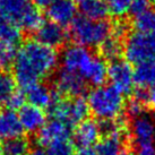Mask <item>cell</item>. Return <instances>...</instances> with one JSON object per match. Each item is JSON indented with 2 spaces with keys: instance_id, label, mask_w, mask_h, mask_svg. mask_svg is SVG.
I'll use <instances>...</instances> for the list:
<instances>
[{
  "instance_id": "33",
  "label": "cell",
  "mask_w": 155,
  "mask_h": 155,
  "mask_svg": "<svg viewBox=\"0 0 155 155\" xmlns=\"http://www.w3.org/2000/svg\"><path fill=\"white\" fill-rule=\"evenodd\" d=\"M27 155H47V152L42 147H34V148H31Z\"/></svg>"
},
{
  "instance_id": "17",
  "label": "cell",
  "mask_w": 155,
  "mask_h": 155,
  "mask_svg": "<svg viewBox=\"0 0 155 155\" xmlns=\"http://www.w3.org/2000/svg\"><path fill=\"white\" fill-rule=\"evenodd\" d=\"M18 118L22 124L23 130L28 134L39 133L47 121L43 109L32 104H24L18 111Z\"/></svg>"
},
{
  "instance_id": "15",
  "label": "cell",
  "mask_w": 155,
  "mask_h": 155,
  "mask_svg": "<svg viewBox=\"0 0 155 155\" xmlns=\"http://www.w3.org/2000/svg\"><path fill=\"white\" fill-rule=\"evenodd\" d=\"M101 138V130L99 124L95 120L86 119L75 127L73 133L74 145L79 148H91Z\"/></svg>"
},
{
  "instance_id": "20",
  "label": "cell",
  "mask_w": 155,
  "mask_h": 155,
  "mask_svg": "<svg viewBox=\"0 0 155 155\" xmlns=\"http://www.w3.org/2000/svg\"><path fill=\"white\" fill-rule=\"evenodd\" d=\"M78 2V10L83 17L102 21L110 14L104 0H79Z\"/></svg>"
},
{
  "instance_id": "19",
  "label": "cell",
  "mask_w": 155,
  "mask_h": 155,
  "mask_svg": "<svg viewBox=\"0 0 155 155\" xmlns=\"http://www.w3.org/2000/svg\"><path fill=\"white\" fill-rule=\"evenodd\" d=\"M135 85L140 90H147L155 85V59L142 62L134 69Z\"/></svg>"
},
{
  "instance_id": "10",
  "label": "cell",
  "mask_w": 155,
  "mask_h": 155,
  "mask_svg": "<svg viewBox=\"0 0 155 155\" xmlns=\"http://www.w3.org/2000/svg\"><path fill=\"white\" fill-rule=\"evenodd\" d=\"M87 84L78 74L66 69L59 70L54 78V91L66 97H82L86 92Z\"/></svg>"
},
{
  "instance_id": "14",
  "label": "cell",
  "mask_w": 155,
  "mask_h": 155,
  "mask_svg": "<svg viewBox=\"0 0 155 155\" xmlns=\"http://www.w3.org/2000/svg\"><path fill=\"white\" fill-rule=\"evenodd\" d=\"M77 6L73 0H54L47 7L49 21L61 26L70 25L77 17Z\"/></svg>"
},
{
  "instance_id": "23",
  "label": "cell",
  "mask_w": 155,
  "mask_h": 155,
  "mask_svg": "<svg viewBox=\"0 0 155 155\" xmlns=\"http://www.w3.org/2000/svg\"><path fill=\"white\" fill-rule=\"evenodd\" d=\"M133 26L137 32L155 36V8L150 7L143 13L133 16Z\"/></svg>"
},
{
  "instance_id": "11",
  "label": "cell",
  "mask_w": 155,
  "mask_h": 155,
  "mask_svg": "<svg viewBox=\"0 0 155 155\" xmlns=\"http://www.w3.org/2000/svg\"><path fill=\"white\" fill-rule=\"evenodd\" d=\"M128 134L125 129L105 135L96 144V155H129Z\"/></svg>"
},
{
  "instance_id": "36",
  "label": "cell",
  "mask_w": 155,
  "mask_h": 155,
  "mask_svg": "<svg viewBox=\"0 0 155 155\" xmlns=\"http://www.w3.org/2000/svg\"><path fill=\"white\" fill-rule=\"evenodd\" d=\"M154 110H155V109H154Z\"/></svg>"
},
{
  "instance_id": "30",
  "label": "cell",
  "mask_w": 155,
  "mask_h": 155,
  "mask_svg": "<svg viewBox=\"0 0 155 155\" xmlns=\"http://www.w3.org/2000/svg\"><path fill=\"white\" fill-rule=\"evenodd\" d=\"M136 155H155L154 145H147V146L138 147V151Z\"/></svg>"
},
{
  "instance_id": "16",
  "label": "cell",
  "mask_w": 155,
  "mask_h": 155,
  "mask_svg": "<svg viewBox=\"0 0 155 155\" xmlns=\"http://www.w3.org/2000/svg\"><path fill=\"white\" fill-rule=\"evenodd\" d=\"M22 92L25 96V101H27L28 104H32L40 109H48L58 95L56 91H52L42 82L32 84L23 88Z\"/></svg>"
},
{
  "instance_id": "4",
  "label": "cell",
  "mask_w": 155,
  "mask_h": 155,
  "mask_svg": "<svg viewBox=\"0 0 155 155\" xmlns=\"http://www.w3.org/2000/svg\"><path fill=\"white\" fill-rule=\"evenodd\" d=\"M69 34L74 43L92 50L100 48L111 36V25L105 19L96 21L79 16L70 24Z\"/></svg>"
},
{
  "instance_id": "9",
  "label": "cell",
  "mask_w": 155,
  "mask_h": 155,
  "mask_svg": "<svg viewBox=\"0 0 155 155\" xmlns=\"http://www.w3.org/2000/svg\"><path fill=\"white\" fill-rule=\"evenodd\" d=\"M128 134L130 140L136 146L153 145L155 142V119L146 112L130 118Z\"/></svg>"
},
{
  "instance_id": "1",
  "label": "cell",
  "mask_w": 155,
  "mask_h": 155,
  "mask_svg": "<svg viewBox=\"0 0 155 155\" xmlns=\"http://www.w3.org/2000/svg\"><path fill=\"white\" fill-rule=\"evenodd\" d=\"M59 56L54 49L36 40L26 41L17 49L12 65L13 77L21 88L40 83L56 71Z\"/></svg>"
},
{
  "instance_id": "8",
  "label": "cell",
  "mask_w": 155,
  "mask_h": 155,
  "mask_svg": "<svg viewBox=\"0 0 155 155\" xmlns=\"http://www.w3.org/2000/svg\"><path fill=\"white\" fill-rule=\"evenodd\" d=\"M108 79L110 85L124 95H129L135 88L134 69L129 62L124 59H116L108 65Z\"/></svg>"
},
{
  "instance_id": "27",
  "label": "cell",
  "mask_w": 155,
  "mask_h": 155,
  "mask_svg": "<svg viewBox=\"0 0 155 155\" xmlns=\"http://www.w3.org/2000/svg\"><path fill=\"white\" fill-rule=\"evenodd\" d=\"M45 152L47 155H75L74 143L69 139L51 143L47 146Z\"/></svg>"
},
{
  "instance_id": "22",
  "label": "cell",
  "mask_w": 155,
  "mask_h": 155,
  "mask_svg": "<svg viewBox=\"0 0 155 155\" xmlns=\"http://www.w3.org/2000/svg\"><path fill=\"white\" fill-rule=\"evenodd\" d=\"M31 143L24 136L5 139L0 144V155H27Z\"/></svg>"
},
{
  "instance_id": "34",
  "label": "cell",
  "mask_w": 155,
  "mask_h": 155,
  "mask_svg": "<svg viewBox=\"0 0 155 155\" xmlns=\"http://www.w3.org/2000/svg\"><path fill=\"white\" fill-rule=\"evenodd\" d=\"M75 155H96L95 150L92 148H81Z\"/></svg>"
},
{
  "instance_id": "28",
  "label": "cell",
  "mask_w": 155,
  "mask_h": 155,
  "mask_svg": "<svg viewBox=\"0 0 155 155\" xmlns=\"http://www.w3.org/2000/svg\"><path fill=\"white\" fill-rule=\"evenodd\" d=\"M17 49L14 45L0 43V71L13 65Z\"/></svg>"
},
{
  "instance_id": "13",
  "label": "cell",
  "mask_w": 155,
  "mask_h": 155,
  "mask_svg": "<svg viewBox=\"0 0 155 155\" xmlns=\"http://www.w3.org/2000/svg\"><path fill=\"white\" fill-rule=\"evenodd\" d=\"M71 127L64 121L53 119L45 121L38 135V140L41 145L48 146L49 144L59 140H67L71 136Z\"/></svg>"
},
{
  "instance_id": "24",
  "label": "cell",
  "mask_w": 155,
  "mask_h": 155,
  "mask_svg": "<svg viewBox=\"0 0 155 155\" xmlns=\"http://www.w3.org/2000/svg\"><path fill=\"white\" fill-rule=\"evenodd\" d=\"M16 92V82L13 75L4 70L0 71V105H7Z\"/></svg>"
},
{
  "instance_id": "32",
  "label": "cell",
  "mask_w": 155,
  "mask_h": 155,
  "mask_svg": "<svg viewBox=\"0 0 155 155\" xmlns=\"http://www.w3.org/2000/svg\"><path fill=\"white\" fill-rule=\"evenodd\" d=\"M33 4L39 8H47L50 4H52L54 0H31Z\"/></svg>"
},
{
  "instance_id": "2",
  "label": "cell",
  "mask_w": 155,
  "mask_h": 155,
  "mask_svg": "<svg viewBox=\"0 0 155 155\" xmlns=\"http://www.w3.org/2000/svg\"><path fill=\"white\" fill-rule=\"evenodd\" d=\"M59 61L61 68L78 74L87 85L101 86L108 79V64L105 59L85 47L76 43L66 45Z\"/></svg>"
},
{
  "instance_id": "12",
  "label": "cell",
  "mask_w": 155,
  "mask_h": 155,
  "mask_svg": "<svg viewBox=\"0 0 155 155\" xmlns=\"http://www.w3.org/2000/svg\"><path fill=\"white\" fill-rule=\"evenodd\" d=\"M34 33L36 41L54 50L56 48L62 47L68 38V33L65 30V26H61L49 19L41 23V25Z\"/></svg>"
},
{
  "instance_id": "5",
  "label": "cell",
  "mask_w": 155,
  "mask_h": 155,
  "mask_svg": "<svg viewBox=\"0 0 155 155\" xmlns=\"http://www.w3.org/2000/svg\"><path fill=\"white\" fill-rule=\"evenodd\" d=\"M0 15L27 32H35L43 22L40 8L31 0H0Z\"/></svg>"
},
{
  "instance_id": "26",
  "label": "cell",
  "mask_w": 155,
  "mask_h": 155,
  "mask_svg": "<svg viewBox=\"0 0 155 155\" xmlns=\"http://www.w3.org/2000/svg\"><path fill=\"white\" fill-rule=\"evenodd\" d=\"M108 6L109 13L116 17H124L129 14L134 0H104Z\"/></svg>"
},
{
  "instance_id": "6",
  "label": "cell",
  "mask_w": 155,
  "mask_h": 155,
  "mask_svg": "<svg viewBox=\"0 0 155 155\" xmlns=\"http://www.w3.org/2000/svg\"><path fill=\"white\" fill-rule=\"evenodd\" d=\"M49 114L53 119L64 121L71 128L87 119L90 109L87 102L82 97H66L62 99L58 94L51 105L48 108Z\"/></svg>"
},
{
  "instance_id": "18",
  "label": "cell",
  "mask_w": 155,
  "mask_h": 155,
  "mask_svg": "<svg viewBox=\"0 0 155 155\" xmlns=\"http://www.w3.org/2000/svg\"><path fill=\"white\" fill-rule=\"evenodd\" d=\"M22 124L18 118V113L9 108L0 110V138L9 139L22 136Z\"/></svg>"
},
{
  "instance_id": "3",
  "label": "cell",
  "mask_w": 155,
  "mask_h": 155,
  "mask_svg": "<svg viewBox=\"0 0 155 155\" xmlns=\"http://www.w3.org/2000/svg\"><path fill=\"white\" fill-rule=\"evenodd\" d=\"M87 105L90 112L100 120L119 119L125 110V95L112 85L96 86L88 93Z\"/></svg>"
},
{
  "instance_id": "21",
  "label": "cell",
  "mask_w": 155,
  "mask_h": 155,
  "mask_svg": "<svg viewBox=\"0 0 155 155\" xmlns=\"http://www.w3.org/2000/svg\"><path fill=\"white\" fill-rule=\"evenodd\" d=\"M19 26L2 15H0V43L16 47L22 40Z\"/></svg>"
},
{
  "instance_id": "7",
  "label": "cell",
  "mask_w": 155,
  "mask_h": 155,
  "mask_svg": "<svg viewBox=\"0 0 155 155\" xmlns=\"http://www.w3.org/2000/svg\"><path fill=\"white\" fill-rule=\"evenodd\" d=\"M122 53L130 65L155 59V36L140 32H131L126 35L122 43Z\"/></svg>"
},
{
  "instance_id": "29",
  "label": "cell",
  "mask_w": 155,
  "mask_h": 155,
  "mask_svg": "<svg viewBox=\"0 0 155 155\" xmlns=\"http://www.w3.org/2000/svg\"><path fill=\"white\" fill-rule=\"evenodd\" d=\"M150 7H151V0H134L133 5L130 7L129 14L131 16H135V15L143 13Z\"/></svg>"
},
{
  "instance_id": "31",
  "label": "cell",
  "mask_w": 155,
  "mask_h": 155,
  "mask_svg": "<svg viewBox=\"0 0 155 155\" xmlns=\"http://www.w3.org/2000/svg\"><path fill=\"white\" fill-rule=\"evenodd\" d=\"M147 103L155 109V85L147 91Z\"/></svg>"
},
{
  "instance_id": "35",
  "label": "cell",
  "mask_w": 155,
  "mask_h": 155,
  "mask_svg": "<svg viewBox=\"0 0 155 155\" xmlns=\"http://www.w3.org/2000/svg\"><path fill=\"white\" fill-rule=\"evenodd\" d=\"M73 1H79V0H73Z\"/></svg>"
},
{
  "instance_id": "25",
  "label": "cell",
  "mask_w": 155,
  "mask_h": 155,
  "mask_svg": "<svg viewBox=\"0 0 155 155\" xmlns=\"http://www.w3.org/2000/svg\"><path fill=\"white\" fill-rule=\"evenodd\" d=\"M100 52L101 57L103 59H108L112 61L119 59L120 54L122 53V43L121 40L111 35L101 47H100Z\"/></svg>"
}]
</instances>
